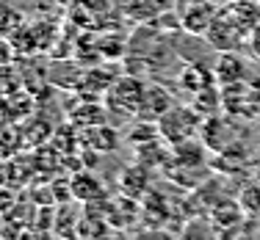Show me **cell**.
I'll list each match as a JSON object with an SVG mask.
<instances>
[{"mask_svg": "<svg viewBox=\"0 0 260 240\" xmlns=\"http://www.w3.org/2000/svg\"><path fill=\"white\" fill-rule=\"evenodd\" d=\"M219 240H255V237H252V226L246 221H241V224L230 226V229H221Z\"/></svg>", "mask_w": 260, "mask_h": 240, "instance_id": "18", "label": "cell"}, {"mask_svg": "<svg viewBox=\"0 0 260 240\" xmlns=\"http://www.w3.org/2000/svg\"><path fill=\"white\" fill-rule=\"evenodd\" d=\"M70 193L75 196L78 202L89 205V202H97V199H105V188L100 185L97 177H91L89 171H78L75 177L70 180Z\"/></svg>", "mask_w": 260, "mask_h": 240, "instance_id": "6", "label": "cell"}, {"mask_svg": "<svg viewBox=\"0 0 260 240\" xmlns=\"http://www.w3.org/2000/svg\"><path fill=\"white\" fill-rule=\"evenodd\" d=\"M70 122L78 127H97L108 122V110L103 105H94V100H83V105H78L70 113Z\"/></svg>", "mask_w": 260, "mask_h": 240, "instance_id": "9", "label": "cell"}, {"mask_svg": "<svg viewBox=\"0 0 260 240\" xmlns=\"http://www.w3.org/2000/svg\"><path fill=\"white\" fill-rule=\"evenodd\" d=\"M249 53H255L260 58V25L252 30V36H249Z\"/></svg>", "mask_w": 260, "mask_h": 240, "instance_id": "21", "label": "cell"}, {"mask_svg": "<svg viewBox=\"0 0 260 240\" xmlns=\"http://www.w3.org/2000/svg\"><path fill=\"white\" fill-rule=\"evenodd\" d=\"M108 240H136V235H127V232H116V235H111Z\"/></svg>", "mask_w": 260, "mask_h": 240, "instance_id": "23", "label": "cell"}, {"mask_svg": "<svg viewBox=\"0 0 260 240\" xmlns=\"http://www.w3.org/2000/svg\"><path fill=\"white\" fill-rule=\"evenodd\" d=\"M158 11H160L158 0H130L127 9H125V14L133 22H150L152 17H158Z\"/></svg>", "mask_w": 260, "mask_h": 240, "instance_id": "14", "label": "cell"}, {"mask_svg": "<svg viewBox=\"0 0 260 240\" xmlns=\"http://www.w3.org/2000/svg\"><path fill=\"white\" fill-rule=\"evenodd\" d=\"M210 221H213L221 232V229H230V226L246 221V213H244V207H241V202L227 199V202H219L216 207H210Z\"/></svg>", "mask_w": 260, "mask_h": 240, "instance_id": "8", "label": "cell"}, {"mask_svg": "<svg viewBox=\"0 0 260 240\" xmlns=\"http://www.w3.org/2000/svg\"><path fill=\"white\" fill-rule=\"evenodd\" d=\"M147 86L139 77H116L108 91V113L119 116H139V105Z\"/></svg>", "mask_w": 260, "mask_h": 240, "instance_id": "3", "label": "cell"}, {"mask_svg": "<svg viewBox=\"0 0 260 240\" xmlns=\"http://www.w3.org/2000/svg\"><path fill=\"white\" fill-rule=\"evenodd\" d=\"M175 108L172 105V94L160 86H147L144 97H141V105H139V122H160L169 110Z\"/></svg>", "mask_w": 260, "mask_h": 240, "instance_id": "5", "label": "cell"}, {"mask_svg": "<svg viewBox=\"0 0 260 240\" xmlns=\"http://www.w3.org/2000/svg\"><path fill=\"white\" fill-rule=\"evenodd\" d=\"M9 58H11V45H6V42L0 39V66H3Z\"/></svg>", "mask_w": 260, "mask_h": 240, "instance_id": "22", "label": "cell"}, {"mask_svg": "<svg viewBox=\"0 0 260 240\" xmlns=\"http://www.w3.org/2000/svg\"><path fill=\"white\" fill-rule=\"evenodd\" d=\"M86 144L91 146L94 152H114L119 146V135L116 130L105 122V125H97V127H86Z\"/></svg>", "mask_w": 260, "mask_h": 240, "instance_id": "10", "label": "cell"}, {"mask_svg": "<svg viewBox=\"0 0 260 240\" xmlns=\"http://www.w3.org/2000/svg\"><path fill=\"white\" fill-rule=\"evenodd\" d=\"M22 25H25V17H22L14 6H9V3L0 0V36H11Z\"/></svg>", "mask_w": 260, "mask_h": 240, "instance_id": "16", "label": "cell"}, {"mask_svg": "<svg viewBox=\"0 0 260 240\" xmlns=\"http://www.w3.org/2000/svg\"><path fill=\"white\" fill-rule=\"evenodd\" d=\"M200 130V113L191 108H172L164 119L158 122V133L169 141L172 146L191 141V135Z\"/></svg>", "mask_w": 260, "mask_h": 240, "instance_id": "4", "label": "cell"}, {"mask_svg": "<svg viewBox=\"0 0 260 240\" xmlns=\"http://www.w3.org/2000/svg\"><path fill=\"white\" fill-rule=\"evenodd\" d=\"M221 0H177V22L185 33H205L219 17Z\"/></svg>", "mask_w": 260, "mask_h": 240, "instance_id": "2", "label": "cell"}, {"mask_svg": "<svg viewBox=\"0 0 260 240\" xmlns=\"http://www.w3.org/2000/svg\"><path fill=\"white\" fill-rule=\"evenodd\" d=\"M20 240H53L50 237V229H42V226H30L20 235Z\"/></svg>", "mask_w": 260, "mask_h": 240, "instance_id": "20", "label": "cell"}, {"mask_svg": "<svg viewBox=\"0 0 260 240\" xmlns=\"http://www.w3.org/2000/svg\"><path fill=\"white\" fill-rule=\"evenodd\" d=\"M28 113H30L28 94H6V100H3V116H6V122L28 119Z\"/></svg>", "mask_w": 260, "mask_h": 240, "instance_id": "13", "label": "cell"}, {"mask_svg": "<svg viewBox=\"0 0 260 240\" xmlns=\"http://www.w3.org/2000/svg\"><path fill=\"white\" fill-rule=\"evenodd\" d=\"M80 221H83V215H80V213L75 210V207L70 205V202H64V205L55 207L53 229L58 232V237H61V240H78Z\"/></svg>", "mask_w": 260, "mask_h": 240, "instance_id": "7", "label": "cell"}, {"mask_svg": "<svg viewBox=\"0 0 260 240\" xmlns=\"http://www.w3.org/2000/svg\"><path fill=\"white\" fill-rule=\"evenodd\" d=\"M0 116H3V102H0Z\"/></svg>", "mask_w": 260, "mask_h": 240, "instance_id": "24", "label": "cell"}, {"mask_svg": "<svg viewBox=\"0 0 260 240\" xmlns=\"http://www.w3.org/2000/svg\"><path fill=\"white\" fill-rule=\"evenodd\" d=\"M136 240H177V237L166 229H158V226H147V229L136 232Z\"/></svg>", "mask_w": 260, "mask_h": 240, "instance_id": "19", "label": "cell"}, {"mask_svg": "<svg viewBox=\"0 0 260 240\" xmlns=\"http://www.w3.org/2000/svg\"><path fill=\"white\" fill-rule=\"evenodd\" d=\"M22 130V141H25L28 146H36V144H45V141H50L53 135V127L47 125L42 116H30L25 122V127H20Z\"/></svg>", "mask_w": 260, "mask_h": 240, "instance_id": "12", "label": "cell"}, {"mask_svg": "<svg viewBox=\"0 0 260 240\" xmlns=\"http://www.w3.org/2000/svg\"><path fill=\"white\" fill-rule=\"evenodd\" d=\"M216 72H219L221 80H227V86L235 83L241 75H244V64H241V58L235 53H224L219 58V66H216Z\"/></svg>", "mask_w": 260, "mask_h": 240, "instance_id": "15", "label": "cell"}, {"mask_svg": "<svg viewBox=\"0 0 260 240\" xmlns=\"http://www.w3.org/2000/svg\"><path fill=\"white\" fill-rule=\"evenodd\" d=\"M241 207H244L246 218H255L260 224V185L257 182H252V185H246L241 190Z\"/></svg>", "mask_w": 260, "mask_h": 240, "instance_id": "17", "label": "cell"}, {"mask_svg": "<svg viewBox=\"0 0 260 240\" xmlns=\"http://www.w3.org/2000/svg\"><path fill=\"white\" fill-rule=\"evenodd\" d=\"M249 36H252V30H246L241 25V20L233 11H219V17L205 30L208 45L219 53H238L244 47H249Z\"/></svg>", "mask_w": 260, "mask_h": 240, "instance_id": "1", "label": "cell"}, {"mask_svg": "<svg viewBox=\"0 0 260 240\" xmlns=\"http://www.w3.org/2000/svg\"><path fill=\"white\" fill-rule=\"evenodd\" d=\"M180 240H219V226L202 215H194L191 221H185L183 232H180Z\"/></svg>", "mask_w": 260, "mask_h": 240, "instance_id": "11", "label": "cell"}]
</instances>
